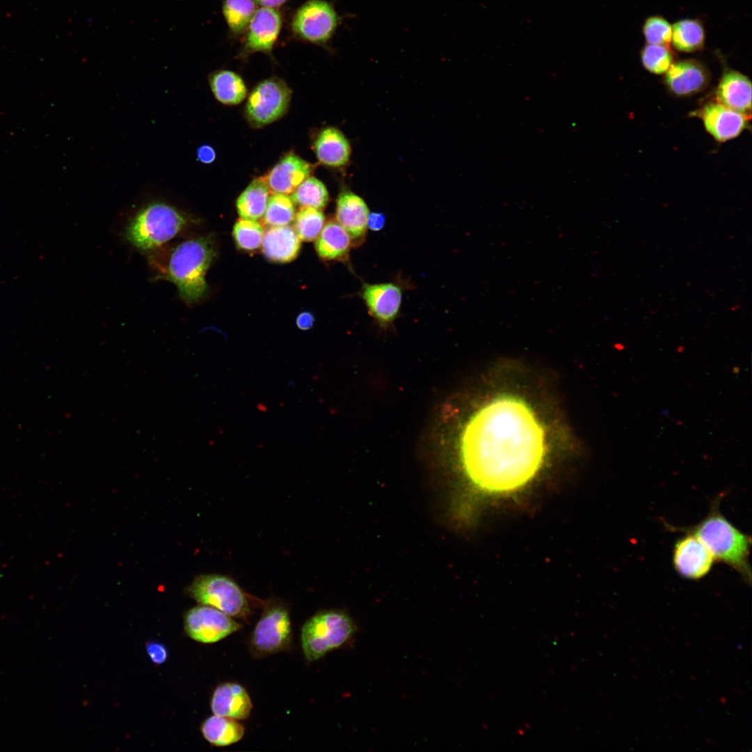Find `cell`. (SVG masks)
Masks as SVG:
<instances>
[{"mask_svg": "<svg viewBox=\"0 0 752 752\" xmlns=\"http://www.w3.org/2000/svg\"><path fill=\"white\" fill-rule=\"evenodd\" d=\"M642 31L649 44L668 45L671 42L672 26L661 16L648 17L643 25Z\"/></svg>", "mask_w": 752, "mask_h": 752, "instance_id": "cell-33", "label": "cell"}, {"mask_svg": "<svg viewBox=\"0 0 752 752\" xmlns=\"http://www.w3.org/2000/svg\"><path fill=\"white\" fill-rule=\"evenodd\" d=\"M314 150L318 161L324 166L338 168L347 164L352 153L349 141L336 127H327L318 135Z\"/></svg>", "mask_w": 752, "mask_h": 752, "instance_id": "cell-21", "label": "cell"}, {"mask_svg": "<svg viewBox=\"0 0 752 752\" xmlns=\"http://www.w3.org/2000/svg\"><path fill=\"white\" fill-rule=\"evenodd\" d=\"M352 245L350 235L336 221L324 226L315 242L318 256L325 260L347 259Z\"/></svg>", "mask_w": 752, "mask_h": 752, "instance_id": "cell-22", "label": "cell"}, {"mask_svg": "<svg viewBox=\"0 0 752 752\" xmlns=\"http://www.w3.org/2000/svg\"><path fill=\"white\" fill-rule=\"evenodd\" d=\"M714 558L704 544L694 534L678 539L673 551V564L683 578L698 580L711 570Z\"/></svg>", "mask_w": 752, "mask_h": 752, "instance_id": "cell-11", "label": "cell"}, {"mask_svg": "<svg viewBox=\"0 0 752 752\" xmlns=\"http://www.w3.org/2000/svg\"><path fill=\"white\" fill-rule=\"evenodd\" d=\"M311 166L297 155L289 153L271 169L265 180L272 194L288 195L308 177Z\"/></svg>", "mask_w": 752, "mask_h": 752, "instance_id": "cell-16", "label": "cell"}, {"mask_svg": "<svg viewBox=\"0 0 752 752\" xmlns=\"http://www.w3.org/2000/svg\"><path fill=\"white\" fill-rule=\"evenodd\" d=\"M190 222L189 216L177 207L153 201L141 207L130 219L125 237L134 247L150 252L182 233Z\"/></svg>", "mask_w": 752, "mask_h": 752, "instance_id": "cell-4", "label": "cell"}, {"mask_svg": "<svg viewBox=\"0 0 752 752\" xmlns=\"http://www.w3.org/2000/svg\"><path fill=\"white\" fill-rule=\"evenodd\" d=\"M256 10L253 0H224L222 13L225 21L234 35L244 32Z\"/></svg>", "mask_w": 752, "mask_h": 752, "instance_id": "cell-28", "label": "cell"}, {"mask_svg": "<svg viewBox=\"0 0 752 752\" xmlns=\"http://www.w3.org/2000/svg\"><path fill=\"white\" fill-rule=\"evenodd\" d=\"M369 209L365 201L355 193L344 190L336 201V221L350 235L352 245H360L365 239Z\"/></svg>", "mask_w": 752, "mask_h": 752, "instance_id": "cell-14", "label": "cell"}, {"mask_svg": "<svg viewBox=\"0 0 752 752\" xmlns=\"http://www.w3.org/2000/svg\"><path fill=\"white\" fill-rule=\"evenodd\" d=\"M385 224V216L380 212H370L367 226L368 228L374 230L379 231L382 230Z\"/></svg>", "mask_w": 752, "mask_h": 752, "instance_id": "cell-35", "label": "cell"}, {"mask_svg": "<svg viewBox=\"0 0 752 752\" xmlns=\"http://www.w3.org/2000/svg\"><path fill=\"white\" fill-rule=\"evenodd\" d=\"M295 230L299 239L311 242L315 240L321 233L325 217L321 210L313 207H301L295 214Z\"/></svg>", "mask_w": 752, "mask_h": 752, "instance_id": "cell-30", "label": "cell"}, {"mask_svg": "<svg viewBox=\"0 0 752 752\" xmlns=\"http://www.w3.org/2000/svg\"><path fill=\"white\" fill-rule=\"evenodd\" d=\"M716 97L717 102L750 119L751 84L744 75L733 70L725 71L716 88Z\"/></svg>", "mask_w": 752, "mask_h": 752, "instance_id": "cell-17", "label": "cell"}, {"mask_svg": "<svg viewBox=\"0 0 752 752\" xmlns=\"http://www.w3.org/2000/svg\"><path fill=\"white\" fill-rule=\"evenodd\" d=\"M545 434L528 402L516 395L496 396L476 409L459 432L456 446L462 471L486 495L521 490L545 462Z\"/></svg>", "mask_w": 752, "mask_h": 752, "instance_id": "cell-1", "label": "cell"}, {"mask_svg": "<svg viewBox=\"0 0 752 752\" xmlns=\"http://www.w3.org/2000/svg\"><path fill=\"white\" fill-rule=\"evenodd\" d=\"M197 157L201 162L210 164L215 159L216 153L214 150L210 146L203 145L198 148L197 150Z\"/></svg>", "mask_w": 752, "mask_h": 752, "instance_id": "cell-37", "label": "cell"}, {"mask_svg": "<svg viewBox=\"0 0 752 752\" xmlns=\"http://www.w3.org/2000/svg\"><path fill=\"white\" fill-rule=\"evenodd\" d=\"M233 617L207 605L191 609L185 616V629L192 639L203 643L217 642L241 628Z\"/></svg>", "mask_w": 752, "mask_h": 752, "instance_id": "cell-10", "label": "cell"}, {"mask_svg": "<svg viewBox=\"0 0 752 752\" xmlns=\"http://www.w3.org/2000/svg\"><path fill=\"white\" fill-rule=\"evenodd\" d=\"M146 651L151 661L156 664H163L168 657L166 648L159 643H148L146 645Z\"/></svg>", "mask_w": 752, "mask_h": 752, "instance_id": "cell-34", "label": "cell"}, {"mask_svg": "<svg viewBox=\"0 0 752 752\" xmlns=\"http://www.w3.org/2000/svg\"><path fill=\"white\" fill-rule=\"evenodd\" d=\"M215 256L212 238L200 236L151 251L148 262L155 278L175 284L181 299L191 305L205 295V276Z\"/></svg>", "mask_w": 752, "mask_h": 752, "instance_id": "cell-2", "label": "cell"}, {"mask_svg": "<svg viewBox=\"0 0 752 752\" xmlns=\"http://www.w3.org/2000/svg\"><path fill=\"white\" fill-rule=\"evenodd\" d=\"M256 4L262 7L276 8L283 6L288 0H253Z\"/></svg>", "mask_w": 752, "mask_h": 752, "instance_id": "cell-38", "label": "cell"}, {"mask_svg": "<svg viewBox=\"0 0 752 752\" xmlns=\"http://www.w3.org/2000/svg\"><path fill=\"white\" fill-rule=\"evenodd\" d=\"M340 22V17L332 3L325 0H307L296 10L290 26L299 39L324 46Z\"/></svg>", "mask_w": 752, "mask_h": 752, "instance_id": "cell-8", "label": "cell"}, {"mask_svg": "<svg viewBox=\"0 0 752 752\" xmlns=\"http://www.w3.org/2000/svg\"><path fill=\"white\" fill-rule=\"evenodd\" d=\"M671 42L681 52L691 53L701 50L705 46V30L698 19H683L672 26Z\"/></svg>", "mask_w": 752, "mask_h": 752, "instance_id": "cell-26", "label": "cell"}, {"mask_svg": "<svg viewBox=\"0 0 752 752\" xmlns=\"http://www.w3.org/2000/svg\"><path fill=\"white\" fill-rule=\"evenodd\" d=\"M294 203L301 207H313L322 210L329 201L325 185L315 177H308L291 194Z\"/></svg>", "mask_w": 752, "mask_h": 752, "instance_id": "cell-27", "label": "cell"}, {"mask_svg": "<svg viewBox=\"0 0 752 752\" xmlns=\"http://www.w3.org/2000/svg\"><path fill=\"white\" fill-rule=\"evenodd\" d=\"M291 91L279 78H269L259 83L249 95L246 104V116L255 127L274 122L286 112Z\"/></svg>", "mask_w": 752, "mask_h": 752, "instance_id": "cell-9", "label": "cell"}, {"mask_svg": "<svg viewBox=\"0 0 752 752\" xmlns=\"http://www.w3.org/2000/svg\"><path fill=\"white\" fill-rule=\"evenodd\" d=\"M291 641V622L287 606L281 602H268L251 634L252 651L258 655H272L286 650Z\"/></svg>", "mask_w": 752, "mask_h": 752, "instance_id": "cell-7", "label": "cell"}, {"mask_svg": "<svg viewBox=\"0 0 752 752\" xmlns=\"http://www.w3.org/2000/svg\"><path fill=\"white\" fill-rule=\"evenodd\" d=\"M265 234L263 226L255 220L239 219L233 227V237L237 246L244 251L258 249Z\"/></svg>", "mask_w": 752, "mask_h": 752, "instance_id": "cell-32", "label": "cell"}, {"mask_svg": "<svg viewBox=\"0 0 752 752\" xmlns=\"http://www.w3.org/2000/svg\"><path fill=\"white\" fill-rule=\"evenodd\" d=\"M709 79L706 67L692 58L674 62L666 71L664 78L668 89L679 96L700 92L707 86Z\"/></svg>", "mask_w": 752, "mask_h": 752, "instance_id": "cell-15", "label": "cell"}, {"mask_svg": "<svg viewBox=\"0 0 752 752\" xmlns=\"http://www.w3.org/2000/svg\"><path fill=\"white\" fill-rule=\"evenodd\" d=\"M315 322V318L313 315L308 311L300 313L296 319V324L297 327L303 331L311 329Z\"/></svg>", "mask_w": 752, "mask_h": 752, "instance_id": "cell-36", "label": "cell"}, {"mask_svg": "<svg viewBox=\"0 0 752 752\" xmlns=\"http://www.w3.org/2000/svg\"><path fill=\"white\" fill-rule=\"evenodd\" d=\"M361 297L369 314L382 324L391 323L402 303V289L394 283H364Z\"/></svg>", "mask_w": 752, "mask_h": 752, "instance_id": "cell-13", "label": "cell"}, {"mask_svg": "<svg viewBox=\"0 0 752 752\" xmlns=\"http://www.w3.org/2000/svg\"><path fill=\"white\" fill-rule=\"evenodd\" d=\"M189 592L201 604L214 607L231 617L246 620L250 615L245 593L227 576L201 575L192 582Z\"/></svg>", "mask_w": 752, "mask_h": 752, "instance_id": "cell-6", "label": "cell"}, {"mask_svg": "<svg viewBox=\"0 0 752 752\" xmlns=\"http://www.w3.org/2000/svg\"><path fill=\"white\" fill-rule=\"evenodd\" d=\"M356 630L354 621L343 611L328 610L317 613L301 628V641L306 659L315 661L341 647Z\"/></svg>", "mask_w": 752, "mask_h": 752, "instance_id": "cell-5", "label": "cell"}, {"mask_svg": "<svg viewBox=\"0 0 752 752\" xmlns=\"http://www.w3.org/2000/svg\"><path fill=\"white\" fill-rule=\"evenodd\" d=\"M295 214L291 198L285 194H274L269 197L263 220L270 227L288 226L294 221Z\"/></svg>", "mask_w": 752, "mask_h": 752, "instance_id": "cell-29", "label": "cell"}, {"mask_svg": "<svg viewBox=\"0 0 752 752\" xmlns=\"http://www.w3.org/2000/svg\"><path fill=\"white\" fill-rule=\"evenodd\" d=\"M282 27V17L275 8L256 9L246 29L242 54H270Z\"/></svg>", "mask_w": 752, "mask_h": 752, "instance_id": "cell-12", "label": "cell"}, {"mask_svg": "<svg viewBox=\"0 0 752 752\" xmlns=\"http://www.w3.org/2000/svg\"><path fill=\"white\" fill-rule=\"evenodd\" d=\"M269 191L265 178L254 179L237 199L236 208L240 218L257 221L263 217Z\"/></svg>", "mask_w": 752, "mask_h": 752, "instance_id": "cell-25", "label": "cell"}, {"mask_svg": "<svg viewBox=\"0 0 752 752\" xmlns=\"http://www.w3.org/2000/svg\"><path fill=\"white\" fill-rule=\"evenodd\" d=\"M301 240L296 231L288 226H271L265 231L262 250L270 261L284 263L293 260L298 255Z\"/></svg>", "mask_w": 752, "mask_h": 752, "instance_id": "cell-20", "label": "cell"}, {"mask_svg": "<svg viewBox=\"0 0 752 752\" xmlns=\"http://www.w3.org/2000/svg\"><path fill=\"white\" fill-rule=\"evenodd\" d=\"M210 86L215 98L226 105L241 103L247 90L242 77L235 72L221 70L211 74Z\"/></svg>", "mask_w": 752, "mask_h": 752, "instance_id": "cell-24", "label": "cell"}, {"mask_svg": "<svg viewBox=\"0 0 752 752\" xmlns=\"http://www.w3.org/2000/svg\"><path fill=\"white\" fill-rule=\"evenodd\" d=\"M700 112L707 131L719 141L735 138L746 127L742 114L719 102L708 103Z\"/></svg>", "mask_w": 752, "mask_h": 752, "instance_id": "cell-18", "label": "cell"}, {"mask_svg": "<svg viewBox=\"0 0 752 752\" xmlns=\"http://www.w3.org/2000/svg\"><path fill=\"white\" fill-rule=\"evenodd\" d=\"M201 733L212 745L226 746L241 740L244 728L235 719L214 714L203 721Z\"/></svg>", "mask_w": 752, "mask_h": 752, "instance_id": "cell-23", "label": "cell"}, {"mask_svg": "<svg viewBox=\"0 0 752 752\" xmlns=\"http://www.w3.org/2000/svg\"><path fill=\"white\" fill-rule=\"evenodd\" d=\"M641 59L644 68L655 74L666 72L674 61V53L668 45H645L641 52Z\"/></svg>", "mask_w": 752, "mask_h": 752, "instance_id": "cell-31", "label": "cell"}, {"mask_svg": "<svg viewBox=\"0 0 752 752\" xmlns=\"http://www.w3.org/2000/svg\"><path fill=\"white\" fill-rule=\"evenodd\" d=\"M210 705L214 714L235 720L246 719L253 707L245 688L235 682L219 685L212 694Z\"/></svg>", "mask_w": 752, "mask_h": 752, "instance_id": "cell-19", "label": "cell"}, {"mask_svg": "<svg viewBox=\"0 0 752 752\" xmlns=\"http://www.w3.org/2000/svg\"><path fill=\"white\" fill-rule=\"evenodd\" d=\"M720 498L715 499L707 515L698 524L687 529L707 547L714 561L736 570L749 584L751 537L735 527L719 510Z\"/></svg>", "mask_w": 752, "mask_h": 752, "instance_id": "cell-3", "label": "cell"}]
</instances>
